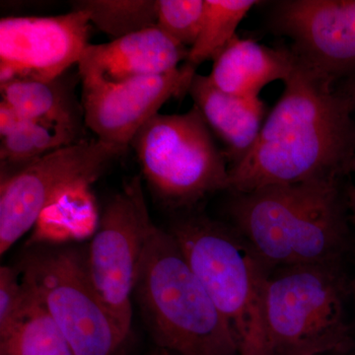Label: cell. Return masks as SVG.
I'll list each match as a JSON object with an SVG mask.
<instances>
[{
    "label": "cell",
    "mask_w": 355,
    "mask_h": 355,
    "mask_svg": "<svg viewBox=\"0 0 355 355\" xmlns=\"http://www.w3.org/2000/svg\"><path fill=\"white\" fill-rule=\"evenodd\" d=\"M284 85L256 144L229 169L228 189L233 193L272 184L342 179L352 171L355 121L335 84L297 58Z\"/></svg>",
    "instance_id": "6da1fadb"
},
{
    "label": "cell",
    "mask_w": 355,
    "mask_h": 355,
    "mask_svg": "<svg viewBox=\"0 0 355 355\" xmlns=\"http://www.w3.org/2000/svg\"><path fill=\"white\" fill-rule=\"evenodd\" d=\"M237 231L270 270L336 263L347 240V188L340 178L272 184L234 193Z\"/></svg>",
    "instance_id": "7a4b0ae2"
},
{
    "label": "cell",
    "mask_w": 355,
    "mask_h": 355,
    "mask_svg": "<svg viewBox=\"0 0 355 355\" xmlns=\"http://www.w3.org/2000/svg\"><path fill=\"white\" fill-rule=\"evenodd\" d=\"M133 296L161 349L176 355H241L234 334L176 240L154 224Z\"/></svg>",
    "instance_id": "3957f363"
},
{
    "label": "cell",
    "mask_w": 355,
    "mask_h": 355,
    "mask_svg": "<svg viewBox=\"0 0 355 355\" xmlns=\"http://www.w3.org/2000/svg\"><path fill=\"white\" fill-rule=\"evenodd\" d=\"M169 232L234 334L240 354L265 355L268 266L238 231L205 217L180 219Z\"/></svg>",
    "instance_id": "277c9868"
},
{
    "label": "cell",
    "mask_w": 355,
    "mask_h": 355,
    "mask_svg": "<svg viewBox=\"0 0 355 355\" xmlns=\"http://www.w3.org/2000/svg\"><path fill=\"white\" fill-rule=\"evenodd\" d=\"M345 287L336 263L280 266L263 291L265 355L343 354Z\"/></svg>",
    "instance_id": "5b68a950"
},
{
    "label": "cell",
    "mask_w": 355,
    "mask_h": 355,
    "mask_svg": "<svg viewBox=\"0 0 355 355\" xmlns=\"http://www.w3.org/2000/svg\"><path fill=\"white\" fill-rule=\"evenodd\" d=\"M130 146L151 191L166 205L189 207L229 188L226 155L196 106L184 114H155Z\"/></svg>",
    "instance_id": "8992f818"
},
{
    "label": "cell",
    "mask_w": 355,
    "mask_h": 355,
    "mask_svg": "<svg viewBox=\"0 0 355 355\" xmlns=\"http://www.w3.org/2000/svg\"><path fill=\"white\" fill-rule=\"evenodd\" d=\"M23 282L60 327L74 355H114L128 338L89 279L85 250L36 247L21 259Z\"/></svg>",
    "instance_id": "52a82bcc"
},
{
    "label": "cell",
    "mask_w": 355,
    "mask_h": 355,
    "mask_svg": "<svg viewBox=\"0 0 355 355\" xmlns=\"http://www.w3.org/2000/svg\"><path fill=\"white\" fill-rule=\"evenodd\" d=\"M128 147L84 139L46 154L0 181V254L38 222L67 193L85 190Z\"/></svg>",
    "instance_id": "ba28073f"
},
{
    "label": "cell",
    "mask_w": 355,
    "mask_h": 355,
    "mask_svg": "<svg viewBox=\"0 0 355 355\" xmlns=\"http://www.w3.org/2000/svg\"><path fill=\"white\" fill-rule=\"evenodd\" d=\"M153 225L141 179L135 177L107 203L99 229L85 249L91 284L127 336L132 328V298Z\"/></svg>",
    "instance_id": "9c48e42d"
},
{
    "label": "cell",
    "mask_w": 355,
    "mask_h": 355,
    "mask_svg": "<svg viewBox=\"0 0 355 355\" xmlns=\"http://www.w3.org/2000/svg\"><path fill=\"white\" fill-rule=\"evenodd\" d=\"M87 14L21 16L0 20V83L49 81L78 64L89 46Z\"/></svg>",
    "instance_id": "30bf717a"
},
{
    "label": "cell",
    "mask_w": 355,
    "mask_h": 355,
    "mask_svg": "<svg viewBox=\"0 0 355 355\" xmlns=\"http://www.w3.org/2000/svg\"><path fill=\"white\" fill-rule=\"evenodd\" d=\"M196 74L184 64L160 76L123 81L79 73L86 127L107 144L128 147L168 100L188 94Z\"/></svg>",
    "instance_id": "8fae6325"
},
{
    "label": "cell",
    "mask_w": 355,
    "mask_h": 355,
    "mask_svg": "<svg viewBox=\"0 0 355 355\" xmlns=\"http://www.w3.org/2000/svg\"><path fill=\"white\" fill-rule=\"evenodd\" d=\"M270 23L291 40L302 64L331 83L355 76V0L273 2Z\"/></svg>",
    "instance_id": "7c38bea8"
},
{
    "label": "cell",
    "mask_w": 355,
    "mask_h": 355,
    "mask_svg": "<svg viewBox=\"0 0 355 355\" xmlns=\"http://www.w3.org/2000/svg\"><path fill=\"white\" fill-rule=\"evenodd\" d=\"M188 55V48L156 26L110 43L89 44L77 70L109 81H123L173 71Z\"/></svg>",
    "instance_id": "4fadbf2b"
},
{
    "label": "cell",
    "mask_w": 355,
    "mask_h": 355,
    "mask_svg": "<svg viewBox=\"0 0 355 355\" xmlns=\"http://www.w3.org/2000/svg\"><path fill=\"white\" fill-rule=\"evenodd\" d=\"M189 94L210 130L225 144L234 166L256 144L265 123L266 105L260 97H238L214 87L209 76L196 74Z\"/></svg>",
    "instance_id": "5bb4252c"
},
{
    "label": "cell",
    "mask_w": 355,
    "mask_h": 355,
    "mask_svg": "<svg viewBox=\"0 0 355 355\" xmlns=\"http://www.w3.org/2000/svg\"><path fill=\"white\" fill-rule=\"evenodd\" d=\"M291 50L272 49L236 36L214 60L209 79L214 87L238 97H260L277 80L286 81L295 67Z\"/></svg>",
    "instance_id": "9a60e30c"
},
{
    "label": "cell",
    "mask_w": 355,
    "mask_h": 355,
    "mask_svg": "<svg viewBox=\"0 0 355 355\" xmlns=\"http://www.w3.org/2000/svg\"><path fill=\"white\" fill-rule=\"evenodd\" d=\"M80 81L76 73L64 72L49 81L11 80L0 83L1 100L29 120L69 132L77 140L85 139L83 102L76 93Z\"/></svg>",
    "instance_id": "2e32d148"
},
{
    "label": "cell",
    "mask_w": 355,
    "mask_h": 355,
    "mask_svg": "<svg viewBox=\"0 0 355 355\" xmlns=\"http://www.w3.org/2000/svg\"><path fill=\"white\" fill-rule=\"evenodd\" d=\"M25 286L27 295L22 307L13 321L0 330V355H74L50 313Z\"/></svg>",
    "instance_id": "e0dca14e"
},
{
    "label": "cell",
    "mask_w": 355,
    "mask_h": 355,
    "mask_svg": "<svg viewBox=\"0 0 355 355\" xmlns=\"http://www.w3.org/2000/svg\"><path fill=\"white\" fill-rule=\"evenodd\" d=\"M205 17L197 41L189 50L184 67L197 71L207 60H214L235 38L245 16L260 1L257 0H205Z\"/></svg>",
    "instance_id": "ac0fdd59"
},
{
    "label": "cell",
    "mask_w": 355,
    "mask_h": 355,
    "mask_svg": "<svg viewBox=\"0 0 355 355\" xmlns=\"http://www.w3.org/2000/svg\"><path fill=\"white\" fill-rule=\"evenodd\" d=\"M70 6L113 41L157 26V0H76Z\"/></svg>",
    "instance_id": "d6986e66"
},
{
    "label": "cell",
    "mask_w": 355,
    "mask_h": 355,
    "mask_svg": "<svg viewBox=\"0 0 355 355\" xmlns=\"http://www.w3.org/2000/svg\"><path fill=\"white\" fill-rule=\"evenodd\" d=\"M77 141L80 140L64 130L29 121L20 130L0 139L1 176L17 171L46 154Z\"/></svg>",
    "instance_id": "ffe728a7"
},
{
    "label": "cell",
    "mask_w": 355,
    "mask_h": 355,
    "mask_svg": "<svg viewBox=\"0 0 355 355\" xmlns=\"http://www.w3.org/2000/svg\"><path fill=\"white\" fill-rule=\"evenodd\" d=\"M205 0H157V27L189 50L197 41Z\"/></svg>",
    "instance_id": "44dd1931"
},
{
    "label": "cell",
    "mask_w": 355,
    "mask_h": 355,
    "mask_svg": "<svg viewBox=\"0 0 355 355\" xmlns=\"http://www.w3.org/2000/svg\"><path fill=\"white\" fill-rule=\"evenodd\" d=\"M27 289L19 266L0 268V330L6 328L24 303Z\"/></svg>",
    "instance_id": "7402d4cb"
},
{
    "label": "cell",
    "mask_w": 355,
    "mask_h": 355,
    "mask_svg": "<svg viewBox=\"0 0 355 355\" xmlns=\"http://www.w3.org/2000/svg\"><path fill=\"white\" fill-rule=\"evenodd\" d=\"M29 119L24 114L1 100L0 102V137H7L27 125Z\"/></svg>",
    "instance_id": "603a6c76"
},
{
    "label": "cell",
    "mask_w": 355,
    "mask_h": 355,
    "mask_svg": "<svg viewBox=\"0 0 355 355\" xmlns=\"http://www.w3.org/2000/svg\"><path fill=\"white\" fill-rule=\"evenodd\" d=\"M335 89L349 105L352 114L355 113V76L347 77L335 84Z\"/></svg>",
    "instance_id": "cb8c5ba5"
},
{
    "label": "cell",
    "mask_w": 355,
    "mask_h": 355,
    "mask_svg": "<svg viewBox=\"0 0 355 355\" xmlns=\"http://www.w3.org/2000/svg\"><path fill=\"white\" fill-rule=\"evenodd\" d=\"M347 200L352 220L355 223V186H352V184L347 188Z\"/></svg>",
    "instance_id": "d4e9b609"
},
{
    "label": "cell",
    "mask_w": 355,
    "mask_h": 355,
    "mask_svg": "<svg viewBox=\"0 0 355 355\" xmlns=\"http://www.w3.org/2000/svg\"><path fill=\"white\" fill-rule=\"evenodd\" d=\"M352 293H354V299L355 302V251H354V277L352 279Z\"/></svg>",
    "instance_id": "484cf974"
},
{
    "label": "cell",
    "mask_w": 355,
    "mask_h": 355,
    "mask_svg": "<svg viewBox=\"0 0 355 355\" xmlns=\"http://www.w3.org/2000/svg\"><path fill=\"white\" fill-rule=\"evenodd\" d=\"M352 171H354L355 173V153H354V161H352Z\"/></svg>",
    "instance_id": "4316f807"
},
{
    "label": "cell",
    "mask_w": 355,
    "mask_h": 355,
    "mask_svg": "<svg viewBox=\"0 0 355 355\" xmlns=\"http://www.w3.org/2000/svg\"><path fill=\"white\" fill-rule=\"evenodd\" d=\"M326 355H329V354H326ZM331 355H343V354H331Z\"/></svg>",
    "instance_id": "83f0119b"
},
{
    "label": "cell",
    "mask_w": 355,
    "mask_h": 355,
    "mask_svg": "<svg viewBox=\"0 0 355 355\" xmlns=\"http://www.w3.org/2000/svg\"><path fill=\"white\" fill-rule=\"evenodd\" d=\"M153 355H157V354H153Z\"/></svg>",
    "instance_id": "f1b7e54d"
}]
</instances>
